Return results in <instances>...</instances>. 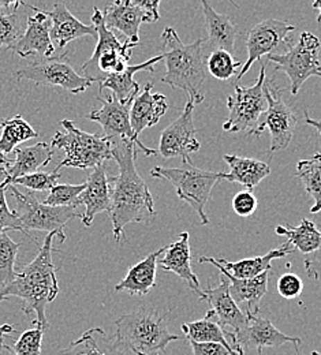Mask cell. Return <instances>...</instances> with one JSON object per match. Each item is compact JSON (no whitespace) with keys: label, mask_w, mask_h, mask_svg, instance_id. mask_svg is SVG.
<instances>
[{"label":"cell","mask_w":321,"mask_h":355,"mask_svg":"<svg viewBox=\"0 0 321 355\" xmlns=\"http://www.w3.org/2000/svg\"><path fill=\"white\" fill-rule=\"evenodd\" d=\"M297 31V28L287 21L279 19H266L254 25L246 36V48H248V60L242 64L241 71L236 74V81H239L264 55L275 53V49L280 43L291 44V40L287 37Z\"/></svg>","instance_id":"obj_16"},{"label":"cell","mask_w":321,"mask_h":355,"mask_svg":"<svg viewBox=\"0 0 321 355\" xmlns=\"http://www.w3.org/2000/svg\"><path fill=\"white\" fill-rule=\"evenodd\" d=\"M223 159L229 167V174H223V180L239 183L249 191L271 174L270 164L256 159L241 157L236 155H225Z\"/></svg>","instance_id":"obj_30"},{"label":"cell","mask_w":321,"mask_h":355,"mask_svg":"<svg viewBox=\"0 0 321 355\" xmlns=\"http://www.w3.org/2000/svg\"><path fill=\"white\" fill-rule=\"evenodd\" d=\"M87 187V183H80V184H56L53 186L43 204L48 207H74L78 208L81 205V194L84 193Z\"/></svg>","instance_id":"obj_39"},{"label":"cell","mask_w":321,"mask_h":355,"mask_svg":"<svg viewBox=\"0 0 321 355\" xmlns=\"http://www.w3.org/2000/svg\"><path fill=\"white\" fill-rule=\"evenodd\" d=\"M152 88L153 84H146L136 96L130 108L132 129L137 135L157 125L168 110L167 97L160 93H152Z\"/></svg>","instance_id":"obj_22"},{"label":"cell","mask_w":321,"mask_h":355,"mask_svg":"<svg viewBox=\"0 0 321 355\" xmlns=\"http://www.w3.org/2000/svg\"><path fill=\"white\" fill-rule=\"evenodd\" d=\"M276 288L281 298L295 300V298H300V295L302 294L304 282L298 275L287 272L279 277Z\"/></svg>","instance_id":"obj_43"},{"label":"cell","mask_w":321,"mask_h":355,"mask_svg":"<svg viewBox=\"0 0 321 355\" xmlns=\"http://www.w3.org/2000/svg\"><path fill=\"white\" fill-rule=\"evenodd\" d=\"M15 329H14V325H10V324H0V340H3V338L8 334H14Z\"/></svg>","instance_id":"obj_48"},{"label":"cell","mask_w":321,"mask_h":355,"mask_svg":"<svg viewBox=\"0 0 321 355\" xmlns=\"http://www.w3.org/2000/svg\"><path fill=\"white\" fill-rule=\"evenodd\" d=\"M318 73H321V66L319 67V71H318Z\"/></svg>","instance_id":"obj_54"},{"label":"cell","mask_w":321,"mask_h":355,"mask_svg":"<svg viewBox=\"0 0 321 355\" xmlns=\"http://www.w3.org/2000/svg\"><path fill=\"white\" fill-rule=\"evenodd\" d=\"M14 153L15 160L11 164L8 177L4 180L6 184H10L17 178L39 173V168L49 164L53 157L52 146L46 142H37L36 145L26 148H17Z\"/></svg>","instance_id":"obj_31"},{"label":"cell","mask_w":321,"mask_h":355,"mask_svg":"<svg viewBox=\"0 0 321 355\" xmlns=\"http://www.w3.org/2000/svg\"><path fill=\"white\" fill-rule=\"evenodd\" d=\"M266 80V64L261 63L260 74L254 85H235L234 94L227 97L229 116L223 123V129L226 132L241 133L256 128L260 118L268 108V103L264 94Z\"/></svg>","instance_id":"obj_10"},{"label":"cell","mask_w":321,"mask_h":355,"mask_svg":"<svg viewBox=\"0 0 321 355\" xmlns=\"http://www.w3.org/2000/svg\"><path fill=\"white\" fill-rule=\"evenodd\" d=\"M232 209L241 218L252 216L257 209V198L252 191L242 190L236 193L232 198Z\"/></svg>","instance_id":"obj_44"},{"label":"cell","mask_w":321,"mask_h":355,"mask_svg":"<svg viewBox=\"0 0 321 355\" xmlns=\"http://www.w3.org/2000/svg\"><path fill=\"white\" fill-rule=\"evenodd\" d=\"M275 232L280 236H286L288 239L287 242L295 250L304 254L321 250V231L309 219H304L297 227H293L290 224H287L286 227L277 225Z\"/></svg>","instance_id":"obj_33"},{"label":"cell","mask_w":321,"mask_h":355,"mask_svg":"<svg viewBox=\"0 0 321 355\" xmlns=\"http://www.w3.org/2000/svg\"><path fill=\"white\" fill-rule=\"evenodd\" d=\"M312 7H313L315 10H318V11H319L318 22L321 25V0H316V1H313V3H312Z\"/></svg>","instance_id":"obj_51"},{"label":"cell","mask_w":321,"mask_h":355,"mask_svg":"<svg viewBox=\"0 0 321 355\" xmlns=\"http://www.w3.org/2000/svg\"><path fill=\"white\" fill-rule=\"evenodd\" d=\"M295 252L297 250L288 242H286L279 249L270 250L267 254L259 256V257L243 259V260L231 263L225 259H214V257L204 256V257L198 259V263L200 264H212V266H216L219 270L227 272L235 279H253L264 272H271V266H272L274 260L283 259Z\"/></svg>","instance_id":"obj_20"},{"label":"cell","mask_w":321,"mask_h":355,"mask_svg":"<svg viewBox=\"0 0 321 355\" xmlns=\"http://www.w3.org/2000/svg\"><path fill=\"white\" fill-rule=\"evenodd\" d=\"M305 270L309 277L320 282L321 280V261L313 260H305Z\"/></svg>","instance_id":"obj_46"},{"label":"cell","mask_w":321,"mask_h":355,"mask_svg":"<svg viewBox=\"0 0 321 355\" xmlns=\"http://www.w3.org/2000/svg\"><path fill=\"white\" fill-rule=\"evenodd\" d=\"M311 355H321L319 352H312V354Z\"/></svg>","instance_id":"obj_52"},{"label":"cell","mask_w":321,"mask_h":355,"mask_svg":"<svg viewBox=\"0 0 321 355\" xmlns=\"http://www.w3.org/2000/svg\"><path fill=\"white\" fill-rule=\"evenodd\" d=\"M162 248L148 254L142 261L130 266L126 276L115 286V291H128L132 295H146L156 286V269L157 260L166 252Z\"/></svg>","instance_id":"obj_28"},{"label":"cell","mask_w":321,"mask_h":355,"mask_svg":"<svg viewBox=\"0 0 321 355\" xmlns=\"http://www.w3.org/2000/svg\"><path fill=\"white\" fill-rule=\"evenodd\" d=\"M112 159L119 167V174L111 177L112 194L108 214L112 222L114 238L121 242L128 224L150 222L157 212L153 197L136 167L137 145L126 141L112 142Z\"/></svg>","instance_id":"obj_1"},{"label":"cell","mask_w":321,"mask_h":355,"mask_svg":"<svg viewBox=\"0 0 321 355\" xmlns=\"http://www.w3.org/2000/svg\"><path fill=\"white\" fill-rule=\"evenodd\" d=\"M284 90L286 89L276 87L274 81L266 80L264 94L268 108L260 118L256 128L248 132V135L260 137L266 130H268L271 134V152L286 149L294 137L297 126L295 114L281 98Z\"/></svg>","instance_id":"obj_11"},{"label":"cell","mask_w":321,"mask_h":355,"mask_svg":"<svg viewBox=\"0 0 321 355\" xmlns=\"http://www.w3.org/2000/svg\"><path fill=\"white\" fill-rule=\"evenodd\" d=\"M115 342L133 355H159L180 339L168 329V311L142 306L115 321Z\"/></svg>","instance_id":"obj_4"},{"label":"cell","mask_w":321,"mask_h":355,"mask_svg":"<svg viewBox=\"0 0 321 355\" xmlns=\"http://www.w3.org/2000/svg\"><path fill=\"white\" fill-rule=\"evenodd\" d=\"M56 355H132L110 339L103 328H92Z\"/></svg>","instance_id":"obj_32"},{"label":"cell","mask_w":321,"mask_h":355,"mask_svg":"<svg viewBox=\"0 0 321 355\" xmlns=\"http://www.w3.org/2000/svg\"><path fill=\"white\" fill-rule=\"evenodd\" d=\"M60 173L52 171V173H35L31 175L17 178L10 184L14 186H24L33 191H49L53 186H56L58 180L60 179Z\"/></svg>","instance_id":"obj_41"},{"label":"cell","mask_w":321,"mask_h":355,"mask_svg":"<svg viewBox=\"0 0 321 355\" xmlns=\"http://www.w3.org/2000/svg\"><path fill=\"white\" fill-rule=\"evenodd\" d=\"M236 343L242 349H256L261 353L266 347H279L287 343H293L295 352L302 345L301 338L287 336L280 332L268 320L257 315H248V325L235 334Z\"/></svg>","instance_id":"obj_18"},{"label":"cell","mask_w":321,"mask_h":355,"mask_svg":"<svg viewBox=\"0 0 321 355\" xmlns=\"http://www.w3.org/2000/svg\"><path fill=\"white\" fill-rule=\"evenodd\" d=\"M150 177L170 182L180 200L189 204L200 218L202 225L209 224L205 207L211 198L214 186L223 180V173H212L196 168L193 164H184L181 168H166L156 166L150 170Z\"/></svg>","instance_id":"obj_7"},{"label":"cell","mask_w":321,"mask_h":355,"mask_svg":"<svg viewBox=\"0 0 321 355\" xmlns=\"http://www.w3.org/2000/svg\"><path fill=\"white\" fill-rule=\"evenodd\" d=\"M0 130H1V122H0ZM11 164H12L11 159L0 150V183H3L8 177V171L11 168Z\"/></svg>","instance_id":"obj_47"},{"label":"cell","mask_w":321,"mask_h":355,"mask_svg":"<svg viewBox=\"0 0 321 355\" xmlns=\"http://www.w3.org/2000/svg\"><path fill=\"white\" fill-rule=\"evenodd\" d=\"M182 331L186 339H191L198 343H219L225 346L231 355H245V350L236 343L235 334L222 328L215 321L214 313L209 311L202 320L182 324Z\"/></svg>","instance_id":"obj_24"},{"label":"cell","mask_w":321,"mask_h":355,"mask_svg":"<svg viewBox=\"0 0 321 355\" xmlns=\"http://www.w3.org/2000/svg\"><path fill=\"white\" fill-rule=\"evenodd\" d=\"M101 101L100 108H93L92 111L87 115V118L92 122L98 123L103 128L104 137L110 138L111 142L115 141H126L136 144L138 149L142 150L146 156L157 155L156 150L146 148L138 138L137 134L133 132L130 123V108L133 101L130 103H121L116 97L110 92L105 97L98 96Z\"/></svg>","instance_id":"obj_14"},{"label":"cell","mask_w":321,"mask_h":355,"mask_svg":"<svg viewBox=\"0 0 321 355\" xmlns=\"http://www.w3.org/2000/svg\"><path fill=\"white\" fill-rule=\"evenodd\" d=\"M0 355H17L12 347L7 346L6 343H3V340H0Z\"/></svg>","instance_id":"obj_50"},{"label":"cell","mask_w":321,"mask_h":355,"mask_svg":"<svg viewBox=\"0 0 321 355\" xmlns=\"http://www.w3.org/2000/svg\"><path fill=\"white\" fill-rule=\"evenodd\" d=\"M207 70L208 73L220 81H227L236 76V70L242 67L241 62H236L234 59V55L227 51H212L207 55Z\"/></svg>","instance_id":"obj_38"},{"label":"cell","mask_w":321,"mask_h":355,"mask_svg":"<svg viewBox=\"0 0 321 355\" xmlns=\"http://www.w3.org/2000/svg\"><path fill=\"white\" fill-rule=\"evenodd\" d=\"M193 355H231L229 350L219 343H198L187 339Z\"/></svg>","instance_id":"obj_45"},{"label":"cell","mask_w":321,"mask_h":355,"mask_svg":"<svg viewBox=\"0 0 321 355\" xmlns=\"http://www.w3.org/2000/svg\"><path fill=\"white\" fill-rule=\"evenodd\" d=\"M198 298L200 301H207L211 305V311L222 328L226 329V327H229L232 328V332L236 334L248 325V315L243 314L238 304L232 300L229 294V277L225 275L220 276L218 286H209Z\"/></svg>","instance_id":"obj_19"},{"label":"cell","mask_w":321,"mask_h":355,"mask_svg":"<svg viewBox=\"0 0 321 355\" xmlns=\"http://www.w3.org/2000/svg\"><path fill=\"white\" fill-rule=\"evenodd\" d=\"M190 235L189 232H181L178 239L166 248L163 259L159 261L164 270L173 272L181 279H184L187 287L201 297L202 290L200 282L191 268V254H190Z\"/></svg>","instance_id":"obj_25"},{"label":"cell","mask_w":321,"mask_h":355,"mask_svg":"<svg viewBox=\"0 0 321 355\" xmlns=\"http://www.w3.org/2000/svg\"><path fill=\"white\" fill-rule=\"evenodd\" d=\"M1 137H0V150L4 155L14 153L17 145L32 138H37L39 133L21 116H12L11 119L1 121Z\"/></svg>","instance_id":"obj_36"},{"label":"cell","mask_w":321,"mask_h":355,"mask_svg":"<svg viewBox=\"0 0 321 355\" xmlns=\"http://www.w3.org/2000/svg\"><path fill=\"white\" fill-rule=\"evenodd\" d=\"M160 55L166 60V76L162 83L186 92L194 105L202 103V85L207 77L205 40L184 44L177 31L167 26L162 33Z\"/></svg>","instance_id":"obj_3"},{"label":"cell","mask_w":321,"mask_h":355,"mask_svg":"<svg viewBox=\"0 0 321 355\" xmlns=\"http://www.w3.org/2000/svg\"><path fill=\"white\" fill-rule=\"evenodd\" d=\"M60 125L64 128V132H56L52 137V148L63 150L64 157L55 171L60 173L64 167L94 170L104 164L105 160L112 159V142L110 138L85 133L67 119L60 121Z\"/></svg>","instance_id":"obj_5"},{"label":"cell","mask_w":321,"mask_h":355,"mask_svg":"<svg viewBox=\"0 0 321 355\" xmlns=\"http://www.w3.org/2000/svg\"><path fill=\"white\" fill-rule=\"evenodd\" d=\"M15 77L17 80L33 81L36 85L59 87L73 94L83 93L93 85L91 81L74 70L67 53L39 59L17 70Z\"/></svg>","instance_id":"obj_12"},{"label":"cell","mask_w":321,"mask_h":355,"mask_svg":"<svg viewBox=\"0 0 321 355\" xmlns=\"http://www.w3.org/2000/svg\"><path fill=\"white\" fill-rule=\"evenodd\" d=\"M297 177L304 183L305 191L315 200L312 214L321 211V153L297 163Z\"/></svg>","instance_id":"obj_35"},{"label":"cell","mask_w":321,"mask_h":355,"mask_svg":"<svg viewBox=\"0 0 321 355\" xmlns=\"http://www.w3.org/2000/svg\"><path fill=\"white\" fill-rule=\"evenodd\" d=\"M24 6L36 12L28 17L26 28L22 37L10 49L21 58H52L55 53V45L51 39V19L48 18L46 11L39 10L28 3H24Z\"/></svg>","instance_id":"obj_17"},{"label":"cell","mask_w":321,"mask_h":355,"mask_svg":"<svg viewBox=\"0 0 321 355\" xmlns=\"http://www.w3.org/2000/svg\"><path fill=\"white\" fill-rule=\"evenodd\" d=\"M320 40L309 32H304L297 45H287L286 53H271L268 60L275 63L276 71H283L290 78V92L297 94L301 87L319 71Z\"/></svg>","instance_id":"obj_9"},{"label":"cell","mask_w":321,"mask_h":355,"mask_svg":"<svg viewBox=\"0 0 321 355\" xmlns=\"http://www.w3.org/2000/svg\"><path fill=\"white\" fill-rule=\"evenodd\" d=\"M59 238L56 232L48 234L36 259L22 266L15 280L0 291V302L17 297L22 300L21 309L26 315L35 314L33 325L49 328L46 308L59 294L56 268L52 261L53 239Z\"/></svg>","instance_id":"obj_2"},{"label":"cell","mask_w":321,"mask_h":355,"mask_svg":"<svg viewBox=\"0 0 321 355\" xmlns=\"http://www.w3.org/2000/svg\"><path fill=\"white\" fill-rule=\"evenodd\" d=\"M22 3L24 1L0 0V46L10 49L22 37L26 28L22 25L18 14V8Z\"/></svg>","instance_id":"obj_34"},{"label":"cell","mask_w":321,"mask_h":355,"mask_svg":"<svg viewBox=\"0 0 321 355\" xmlns=\"http://www.w3.org/2000/svg\"><path fill=\"white\" fill-rule=\"evenodd\" d=\"M51 19L52 43L63 49L66 45L77 39L91 36L97 39V32L93 25H85L77 19L63 3H55L52 11H46Z\"/></svg>","instance_id":"obj_23"},{"label":"cell","mask_w":321,"mask_h":355,"mask_svg":"<svg viewBox=\"0 0 321 355\" xmlns=\"http://www.w3.org/2000/svg\"><path fill=\"white\" fill-rule=\"evenodd\" d=\"M92 25L97 32V44L92 56L83 64V76L92 84H103L110 76L123 71L129 66L132 51L136 44L119 42L110 31L103 18V12L93 7Z\"/></svg>","instance_id":"obj_6"},{"label":"cell","mask_w":321,"mask_h":355,"mask_svg":"<svg viewBox=\"0 0 321 355\" xmlns=\"http://www.w3.org/2000/svg\"><path fill=\"white\" fill-rule=\"evenodd\" d=\"M193 111L194 103L187 98L182 114L162 132L159 153L164 159L181 157L182 164H193L190 155L198 152L201 148V144L196 138L197 129L193 123Z\"/></svg>","instance_id":"obj_15"},{"label":"cell","mask_w":321,"mask_h":355,"mask_svg":"<svg viewBox=\"0 0 321 355\" xmlns=\"http://www.w3.org/2000/svg\"><path fill=\"white\" fill-rule=\"evenodd\" d=\"M202 12L205 17V26L208 39L205 40V46L212 51H227L234 53L235 42L239 35L238 26L229 19L227 15L218 12L208 1L202 0Z\"/></svg>","instance_id":"obj_26"},{"label":"cell","mask_w":321,"mask_h":355,"mask_svg":"<svg viewBox=\"0 0 321 355\" xmlns=\"http://www.w3.org/2000/svg\"><path fill=\"white\" fill-rule=\"evenodd\" d=\"M159 0H116L107 4L103 18L111 31H119L126 42L138 45L141 24H153L160 19Z\"/></svg>","instance_id":"obj_13"},{"label":"cell","mask_w":321,"mask_h":355,"mask_svg":"<svg viewBox=\"0 0 321 355\" xmlns=\"http://www.w3.org/2000/svg\"><path fill=\"white\" fill-rule=\"evenodd\" d=\"M163 60L162 55L153 56L149 60L135 64V66H128L123 71L110 76L103 84H100V90L98 94H103L104 89H108L118 101L121 103H130L136 98L138 93L141 92L139 84L135 81V76L138 71H149L155 73V66Z\"/></svg>","instance_id":"obj_27"},{"label":"cell","mask_w":321,"mask_h":355,"mask_svg":"<svg viewBox=\"0 0 321 355\" xmlns=\"http://www.w3.org/2000/svg\"><path fill=\"white\" fill-rule=\"evenodd\" d=\"M305 122H306V125H309V126H312V128H315L321 135V122L320 121H315V119H312L309 115H308V112L305 111Z\"/></svg>","instance_id":"obj_49"},{"label":"cell","mask_w":321,"mask_h":355,"mask_svg":"<svg viewBox=\"0 0 321 355\" xmlns=\"http://www.w3.org/2000/svg\"><path fill=\"white\" fill-rule=\"evenodd\" d=\"M85 183L87 187L80 197L81 205L85 207V212L83 214L81 220L85 227H89L92 225L96 215L101 212H110L111 209L112 184L111 177L107 175L105 164H101L92 170Z\"/></svg>","instance_id":"obj_21"},{"label":"cell","mask_w":321,"mask_h":355,"mask_svg":"<svg viewBox=\"0 0 321 355\" xmlns=\"http://www.w3.org/2000/svg\"><path fill=\"white\" fill-rule=\"evenodd\" d=\"M6 193H7V184L3 182V183H0V236H1V234L7 232L8 230L21 231L25 234L17 212L14 209L8 208V204L6 200Z\"/></svg>","instance_id":"obj_42"},{"label":"cell","mask_w":321,"mask_h":355,"mask_svg":"<svg viewBox=\"0 0 321 355\" xmlns=\"http://www.w3.org/2000/svg\"><path fill=\"white\" fill-rule=\"evenodd\" d=\"M222 275L229 277V294L236 304L246 302V315H257L260 304L268 291L270 272H264L253 279H235L227 272L220 270Z\"/></svg>","instance_id":"obj_29"},{"label":"cell","mask_w":321,"mask_h":355,"mask_svg":"<svg viewBox=\"0 0 321 355\" xmlns=\"http://www.w3.org/2000/svg\"><path fill=\"white\" fill-rule=\"evenodd\" d=\"M315 76H316V77H320V78H321V73H316V74H315Z\"/></svg>","instance_id":"obj_53"},{"label":"cell","mask_w":321,"mask_h":355,"mask_svg":"<svg viewBox=\"0 0 321 355\" xmlns=\"http://www.w3.org/2000/svg\"><path fill=\"white\" fill-rule=\"evenodd\" d=\"M44 332L46 329L37 325L22 332L14 343V352L17 355H42Z\"/></svg>","instance_id":"obj_40"},{"label":"cell","mask_w":321,"mask_h":355,"mask_svg":"<svg viewBox=\"0 0 321 355\" xmlns=\"http://www.w3.org/2000/svg\"><path fill=\"white\" fill-rule=\"evenodd\" d=\"M7 191L11 193L15 200L14 211L17 212L21 225L28 236L29 230L44 231L46 235L56 232L59 242L63 243L66 241V235L63 232L66 224L76 218H83V214L78 211V208L48 207L31 193L22 194L14 184H7Z\"/></svg>","instance_id":"obj_8"},{"label":"cell","mask_w":321,"mask_h":355,"mask_svg":"<svg viewBox=\"0 0 321 355\" xmlns=\"http://www.w3.org/2000/svg\"><path fill=\"white\" fill-rule=\"evenodd\" d=\"M22 246L21 242H14L7 232L0 236V291L10 286L18 272H15V263L18 250Z\"/></svg>","instance_id":"obj_37"}]
</instances>
